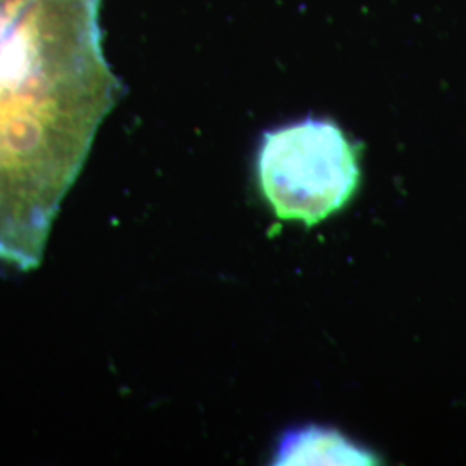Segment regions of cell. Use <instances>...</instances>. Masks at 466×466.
Returning a JSON list of instances; mask_svg holds the SVG:
<instances>
[{
    "mask_svg": "<svg viewBox=\"0 0 466 466\" xmlns=\"http://www.w3.org/2000/svg\"><path fill=\"white\" fill-rule=\"evenodd\" d=\"M117 94L99 4L0 0V265H38Z\"/></svg>",
    "mask_w": 466,
    "mask_h": 466,
    "instance_id": "1",
    "label": "cell"
},
{
    "mask_svg": "<svg viewBox=\"0 0 466 466\" xmlns=\"http://www.w3.org/2000/svg\"><path fill=\"white\" fill-rule=\"evenodd\" d=\"M258 178L277 217L313 227L356 192L358 152L332 121L306 119L265 134Z\"/></svg>",
    "mask_w": 466,
    "mask_h": 466,
    "instance_id": "2",
    "label": "cell"
},
{
    "mask_svg": "<svg viewBox=\"0 0 466 466\" xmlns=\"http://www.w3.org/2000/svg\"><path fill=\"white\" fill-rule=\"evenodd\" d=\"M277 465H373L375 456L329 429L308 427L283 437Z\"/></svg>",
    "mask_w": 466,
    "mask_h": 466,
    "instance_id": "3",
    "label": "cell"
},
{
    "mask_svg": "<svg viewBox=\"0 0 466 466\" xmlns=\"http://www.w3.org/2000/svg\"><path fill=\"white\" fill-rule=\"evenodd\" d=\"M90 2H97V4H100V0H90Z\"/></svg>",
    "mask_w": 466,
    "mask_h": 466,
    "instance_id": "4",
    "label": "cell"
}]
</instances>
